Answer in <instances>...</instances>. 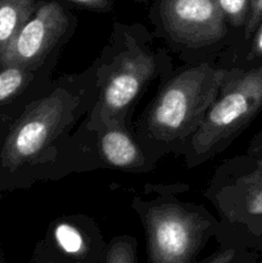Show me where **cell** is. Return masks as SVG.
Listing matches in <instances>:
<instances>
[{"mask_svg":"<svg viewBox=\"0 0 262 263\" xmlns=\"http://www.w3.org/2000/svg\"><path fill=\"white\" fill-rule=\"evenodd\" d=\"M95 99L94 64L54 79L48 91L0 133V193L66 177L67 146Z\"/></svg>","mask_w":262,"mask_h":263,"instance_id":"1","label":"cell"},{"mask_svg":"<svg viewBox=\"0 0 262 263\" xmlns=\"http://www.w3.org/2000/svg\"><path fill=\"white\" fill-rule=\"evenodd\" d=\"M235 67L215 57L189 62L162 80L133 130L156 163L169 154L180 156Z\"/></svg>","mask_w":262,"mask_h":263,"instance_id":"2","label":"cell"},{"mask_svg":"<svg viewBox=\"0 0 262 263\" xmlns=\"http://www.w3.org/2000/svg\"><path fill=\"white\" fill-rule=\"evenodd\" d=\"M97 99L81 125L94 130L115 122L128 123L136 103L157 80H164L174 63L154 35L140 23H113L107 44L95 59Z\"/></svg>","mask_w":262,"mask_h":263,"instance_id":"3","label":"cell"},{"mask_svg":"<svg viewBox=\"0 0 262 263\" xmlns=\"http://www.w3.org/2000/svg\"><path fill=\"white\" fill-rule=\"evenodd\" d=\"M151 199L131 202L145 231L146 263H198L197 256L216 238L220 221L204 205L180 200L172 186L154 185Z\"/></svg>","mask_w":262,"mask_h":263,"instance_id":"4","label":"cell"},{"mask_svg":"<svg viewBox=\"0 0 262 263\" xmlns=\"http://www.w3.org/2000/svg\"><path fill=\"white\" fill-rule=\"evenodd\" d=\"M262 109V63L236 66L180 157L188 168L225 151Z\"/></svg>","mask_w":262,"mask_h":263,"instance_id":"5","label":"cell"},{"mask_svg":"<svg viewBox=\"0 0 262 263\" xmlns=\"http://www.w3.org/2000/svg\"><path fill=\"white\" fill-rule=\"evenodd\" d=\"M203 195L220 221L221 247L246 248L262 234V167L252 157L226 159L216 168Z\"/></svg>","mask_w":262,"mask_h":263,"instance_id":"6","label":"cell"},{"mask_svg":"<svg viewBox=\"0 0 262 263\" xmlns=\"http://www.w3.org/2000/svg\"><path fill=\"white\" fill-rule=\"evenodd\" d=\"M66 175L97 170L148 174L157 163L145 153L128 123L115 122L90 130L77 126L64 154Z\"/></svg>","mask_w":262,"mask_h":263,"instance_id":"7","label":"cell"},{"mask_svg":"<svg viewBox=\"0 0 262 263\" xmlns=\"http://www.w3.org/2000/svg\"><path fill=\"white\" fill-rule=\"evenodd\" d=\"M151 18L158 36L188 58L193 53L218 57L230 31L217 0H157Z\"/></svg>","mask_w":262,"mask_h":263,"instance_id":"8","label":"cell"},{"mask_svg":"<svg viewBox=\"0 0 262 263\" xmlns=\"http://www.w3.org/2000/svg\"><path fill=\"white\" fill-rule=\"evenodd\" d=\"M76 26V17L58 2L38 3L31 17L0 57V67H39L59 59Z\"/></svg>","mask_w":262,"mask_h":263,"instance_id":"9","label":"cell"},{"mask_svg":"<svg viewBox=\"0 0 262 263\" xmlns=\"http://www.w3.org/2000/svg\"><path fill=\"white\" fill-rule=\"evenodd\" d=\"M40 244L57 263H102L108 243L92 218L66 215L49 223Z\"/></svg>","mask_w":262,"mask_h":263,"instance_id":"10","label":"cell"},{"mask_svg":"<svg viewBox=\"0 0 262 263\" xmlns=\"http://www.w3.org/2000/svg\"><path fill=\"white\" fill-rule=\"evenodd\" d=\"M58 62L54 59L39 67H0V133L48 91Z\"/></svg>","mask_w":262,"mask_h":263,"instance_id":"11","label":"cell"},{"mask_svg":"<svg viewBox=\"0 0 262 263\" xmlns=\"http://www.w3.org/2000/svg\"><path fill=\"white\" fill-rule=\"evenodd\" d=\"M36 0H0V57L35 10Z\"/></svg>","mask_w":262,"mask_h":263,"instance_id":"12","label":"cell"},{"mask_svg":"<svg viewBox=\"0 0 262 263\" xmlns=\"http://www.w3.org/2000/svg\"><path fill=\"white\" fill-rule=\"evenodd\" d=\"M102 263H138V241L134 236L118 235L107 244Z\"/></svg>","mask_w":262,"mask_h":263,"instance_id":"13","label":"cell"},{"mask_svg":"<svg viewBox=\"0 0 262 263\" xmlns=\"http://www.w3.org/2000/svg\"><path fill=\"white\" fill-rule=\"evenodd\" d=\"M229 27L243 30L249 13L251 0H217Z\"/></svg>","mask_w":262,"mask_h":263,"instance_id":"14","label":"cell"},{"mask_svg":"<svg viewBox=\"0 0 262 263\" xmlns=\"http://www.w3.org/2000/svg\"><path fill=\"white\" fill-rule=\"evenodd\" d=\"M258 257L256 252L240 247H221L216 253L198 263H252Z\"/></svg>","mask_w":262,"mask_h":263,"instance_id":"15","label":"cell"},{"mask_svg":"<svg viewBox=\"0 0 262 263\" xmlns=\"http://www.w3.org/2000/svg\"><path fill=\"white\" fill-rule=\"evenodd\" d=\"M248 43V51L244 55V63L241 66L262 63V21Z\"/></svg>","mask_w":262,"mask_h":263,"instance_id":"16","label":"cell"},{"mask_svg":"<svg viewBox=\"0 0 262 263\" xmlns=\"http://www.w3.org/2000/svg\"><path fill=\"white\" fill-rule=\"evenodd\" d=\"M262 21V0H251L249 13L243 28V40L248 43Z\"/></svg>","mask_w":262,"mask_h":263,"instance_id":"17","label":"cell"},{"mask_svg":"<svg viewBox=\"0 0 262 263\" xmlns=\"http://www.w3.org/2000/svg\"><path fill=\"white\" fill-rule=\"evenodd\" d=\"M68 2L94 12L107 13L110 12L113 8V0H68Z\"/></svg>","mask_w":262,"mask_h":263,"instance_id":"18","label":"cell"},{"mask_svg":"<svg viewBox=\"0 0 262 263\" xmlns=\"http://www.w3.org/2000/svg\"><path fill=\"white\" fill-rule=\"evenodd\" d=\"M30 263H57V262H54L53 259L49 257V254L46 253L45 249L43 248V246H41L40 241H39V243L36 244L35 249H33V253H32V257H31Z\"/></svg>","mask_w":262,"mask_h":263,"instance_id":"19","label":"cell"},{"mask_svg":"<svg viewBox=\"0 0 262 263\" xmlns=\"http://www.w3.org/2000/svg\"><path fill=\"white\" fill-rule=\"evenodd\" d=\"M246 154L247 156H252V157L262 156V131L259 134H257V135L252 139Z\"/></svg>","mask_w":262,"mask_h":263,"instance_id":"20","label":"cell"},{"mask_svg":"<svg viewBox=\"0 0 262 263\" xmlns=\"http://www.w3.org/2000/svg\"><path fill=\"white\" fill-rule=\"evenodd\" d=\"M246 249H249V251H253L256 253H262V234L258 236V238L253 239L251 243H248V246L246 247Z\"/></svg>","mask_w":262,"mask_h":263,"instance_id":"21","label":"cell"},{"mask_svg":"<svg viewBox=\"0 0 262 263\" xmlns=\"http://www.w3.org/2000/svg\"><path fill=\"white\" fill-rule=\"evenodd\" d=\"M252 157V156H249ZM252 159H253L254 163L257 164L258 167H262V156H257V157H252Z\"/></svg>","mask_w":262,"mask_h":263,"instance_id":"22","label":"cell"},{"mask_svg":"<svg viewBox=\"0 0 262 263\" xmlns=\"http://www.w3.org/2000/svg\"><path fill=\"white\" fill-rule=\"evenodd\" d=\"M0 263H5V257H4V252H3L2 244H0Z\"/></svg>","mask_w":262,"mask_h":263,"instance_id":"23","label":"cell"},{"mask_svg":"<svg viewBox=\"0 0 262 263\" xmlns=\"http://www.w3.org/2000/svg\"><path fill=\"white\" fill-rule=\"evenodd\" d=\"M138 2H146V0H138Z\"/></svg>","mask_w":262,"mask_h":263,"instance_id":"24","label":"cell"},{"mask_svg":"<svg viewBox=\"0 0 262 263\" xmlns=\"http://www.w3.org/2000/svg\"><path fill=\"white\" fill-rule=\"evenodd\" d=\"M252 263H262V262H257V261H256V262H252Z\"/></svg>","mask_w":262,"mask_h":263,"instance_id":"25","label":"cell"}]
</instances>
